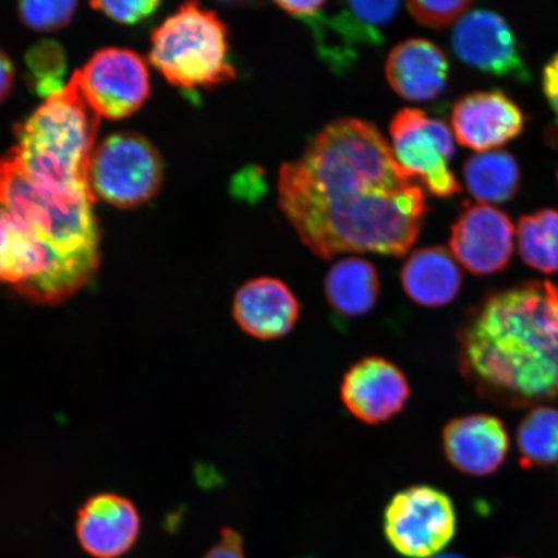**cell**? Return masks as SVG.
I'll return each instance as SVG.
<instances>
[{
	"label": "cell",
	"mask_w": 558,
	"mask_h": 558,
	"mask_svg": "<svg viewBox=\"0 0 558 558\" xmlns=\"http://www.w3.org/2000/svg\"><path fill=\"white\" fill-rule=\"evenodd\" d=\"M414 173L375 124L339 118L279 171V207L320 259L374 253L402 257L428 211Z\"/></svg>",
	"instance_id": "obj_1"
},
{
	"label": "cell",
	"mask_w": 558,
	"mask_h": 558,
	"mask_svg": "<svg viewBox=\"0 0 558 558\" xmlns=\"http://www.w3.org/2000/svg\"><path fill=\"white\" fill-rule=\"evenodd\" d=\"M459 372L476 393L506 408L558 397V286L532 281L493 291L458 333Z\"/></svg>",
	"instance_id": "obj_2"
},
{
	"label": "cell",
	"mask_w": 558,
	"mask_h": 558,
	"mask_svg": "<svg viewBox=\"0 0 558 558\" xmlns=\"http://www.w3.org/2000/svg\"><path fill=\"white\" fill-rule=\"evenodd\" d=\"M99 125L100 116L89 107L74 73L64 89L16 125L15 148L38 184L62 197L95 204L88 174Z\"/></svg>",
	"instance_id": "obj_3"
},
{
	"label": "cell",
	"mask_w": 558,
	"mask_h": 558,
	"mask_svg": "<svg viewBox=\"0 0 558 558\" xmlns=\"http://www.w3.org/2000/svg\"><path fill=\"white\" fill-rule=\"evenodd\" d=\"M94 202L69 199L35 181L13 146L0 158V208H4L54 253L100 262Z\"/></svg>",
	"instance_id": "obj_4"
},
{
	"label": "cell",
	"mask_w": 558,
	"mask_h": 558,
	"mask_svg": "<svg viewBox=\"0 0 558 558\" xmlns=\"http://www.w3.org/2000/svg\"><path fill=\"white\" fill-rule=\"evenodd\" d=\"M228 35L218 13L186 3L153 33L149 60L172 86L218 87L236 76Z\"/></svg>",
	"instance_id": "obj_5"
},
{
	"label": "cell",
	"mask_w": 558,
	"mask_h": 558,
	"mask_svg": "<svg viewBox=\"0 0 558 558\" xmlns=\"http://www.w3.org/2000/svg\"><path fill=\"white\" fill-rule=\"evenodd\" d=\"M88 180L96 198L116 207L134 208L155 197L160 190L162 159L145 137L121 132L96 146Z\"/></svg>",
	"instance_id": "obj_6"
},
{
	"label": "cell",
	"mask_w": 558,
	"mask_h": 558,
	"mask_svg": "<svg viewBox=\"0 0 558 558\" xmlns=\"http://www.w3.org/2000/svg\"><path fill=\"white\" fill-rule=\"evenodd\" d=\"M456 507L435 486L415 485L396 493L384 511V533L397 553L409 558H432L457 534Z\"/></svg>",
	"instance_id": "obj_7"
},
{
	"label": "cell",
	"mask_w": 558,
	"mask_h": 558,
	"mask_svg": "<svg viewBox=\"0 0 558 558\" xmlns=\"http://www.w3.org/2000/svg\"><path fill=\"white\" fill-rule=\"evenodd\" d=\"M389 132L397 160L432 194L444 198L462 192L449 167L456 143L448 124L421 109L404 108L395 116Z\"/></svg>",
	"instance_id": "obj_8"
},
{
	"label": "cell",
	"mask_w": 558,
	"mask_h": 558,
	"mask_svg": "<svg viewBox=\"0 0 558 558\" xmlns=\"http://www.w3.org/2000/svg\"><path fill=\"white\" fill-rule=\"evenodd\" d=\"M75 73L89 107L108 120L134 114L150 93L146 62L125 48H104Z\"/></svg>",
	"instance_id": "obj_9"
},
{
	"label": "cell",
	"mask_w": 558,
	"mask_h": 558,
	"mask_svg": "<svg viewBox=\"0 0 558 558\" xmlns=\"http://www.w3.org/2000/svg\"><path fill=\"white\" fill-rule=\"evenodd\" d=\"M451 45L460 60L480 72L522 83L532 78L511 26L498 13L466 12L452 32Z\"/></svg>",
	"instance_id": "obj_10"
},
{
	"label": "cell",
	"mask_w": 558,
	"mask_h": 558,
	"mask_svg": "<svg viewBox=\"0 0 558 558\" xmlns=\"http://www.w3.org/2000/svg\"><path fill=\"white\" fill-rule=\"evenodd\" d=\"M410 395L407 375L395 362L380 355L355 362L340 387L341 401L349 413L368 425L387 423L401 414Z\"/></svg>",
	"instance_id": "obj_11"
},
{
	"label": "cell",
	"mask_w": 558,
	"mask_h": 558,
	"mask_svg": "<svg viewBox=\"0 0 558 558\" xmlns=\"http://www.w3.org/2000/svg\"><path fill=\"white\" fill-rule=\"evenodd\" d=\"M513 241V222L506 213L488 205H472L452 226L450 248L471 274L488 276L511 262Z\"/></svg>",
	"instance_id": "obj_12"
},
{
	"label": "cell",
	"mask_w": 558,
	"mask_h": 558,
	"mask_svg": "<svg viewBox=\"0 0 558 558\" xmlns=\"http://www.w3.org/2000/svg\"><path fill=\"white\" fill-rule=\"evenodd\" d=\"M458 143L480 153L492 151L521 135L525 117L519 105L500 90L463 96L451 113Z\"/></svg>",
	"instance_id": "obj_13"
},
{
	"label": "cell",
	"mask_w": 558,
	"mask_h": 558,
	"mask_svg": "<svg viewBox=\"0 0 558 558\" xmlns=\"http://www.w3.org/2000/svg\"><path fill=\"white\" fill-rule=\"evenodd\" d=\"M442 448L448 462L465 476H490L508 456V430L497 416H459L445 425Z\"/></svg>",
	"instance_id": "obj_14"
},
{
	"label": "cell",
	"mask_w": 558,
	"mask_h": 558,
	"mask_svg": "<svg viewBox=\"0 0 558 558\" xmlns=\"http://www.w3.org/2000/svg\"><path fill=\"white\" fill-rule=\"evenodd\" d=\"M232 313L243 332L269 341L282 339L294 330L302 306L281 279L259 277L236 290Z\"/></svg>",
	"instance_id": "obj_15"
},
{
	"label": "cell",
	"mask_w": 558,
	"mask_h": 558,
	"mask_svg": "<svg viewBox=\"0 0 558 558\" xmlns=\"http://www.w3.org/2000/svg\"><path fill=\"white\" fill-rule=\"evenodd\" d=\"M76 538L96 558H118L134 547L140 514L129 498L116 493L96 494L76 515Z\"/></svg>",
	"instance_id": "obj_16"
},
{
	"label": "cell",
	"mask_w": 558,
	"mask_h": 558,
	"mask_svg": "<svg viewBox=\"0 0 558 558\" xmlns=\"http://www.w3.org/2000/svg\"><path fill=\"white\" fill-rule=\"evenodd\" d=\"M449 60L427 39H409L389 53L386 75L390 87L409 101H429L442 94L449 78Z\"/></svg>",
	"instance_id": "obj_17"
},
{
	"label": "cell",
	"mask_w": 558,
	"mask_h": 558,
	"mask_svg": "<svg viewBox=\"0 0 558 558\" xmlns=\"http://www.w3.org/2000/svg\"><path fill=\"white\" fill-rule=\"evenodd\" d=\"M399 9V2L343 3L330 20L320 19L319 13L306 23L331 31L335 44L323 56L333 65L341 66L353 59L354 46L381 44V29Z\"/></svg>",
	"instance_id": "obj_18"
},
{
	"label": "cell",
	"mask_w": 558,
	"mask_h": 558,
	"mask_svg": "<svg viewBox=\"0 0 558 558\" xmlns=\"http://www.w3.org/2000/svg\"><path fill=\"white\" fill-rule=\"evenodd\" d=\"M462 282V271L444 247L414 251L401 271L403 291L413 302L427 308L451 303Z\"/></svg>",
	"instance_id": "obj_19"
},
{
	"label": "cell",
	"mask_w": 558,
	"mask_h": 558,
	"mask_svg": "<svg viewBox=\"0 0 558 558\" xmlns=\"http://www.w3.org/2000/svg\"><path fill=\"white\" fill-rule=\"evenodd\" d=\"M379 294L378 270L360 257L338 262L325 278L327 303L341 316H364L375 308Z\"/></svg>",
	"instance_id": "obj_20"
},
{
	"label": "cell",
	"mask_w": 558,
	"mask_h": 558,
	"mask_svg": "<svg viewBox=\"0 0 558 558\" xmlns=\"http://www.w3.org/2000/svg\"><path fill=\"white\" fill-rule=\"evenodd\" d=\"M463 173L470 193L484 205L505 204L520 190V167L508 151L478 153L466 159Z\"/></svg>",
	"instance_id": "obj_21"
},
{
	"label": "cell",
	"mask_w": 558,
	"mask_h": 558,
	"mask_svg": "<svg viewBox=\"0 0 558 558\" xmlns=\"http://www.w3.org/2000/svg\"><path fill=\"white\" fill-rule=\"evenodd\" d=\"M522 469H549L558 465V409L535 407L523 416L518 435Z\"/></svg>",
	"instance_id": "obj_22"
},
{
	"label": "cell",
	"mask_w": 558,
	"mask_h": 558,
	"mask_svg": "<svg viewBox=\"0 0 558 558\" xmlns=\"http://www.w3.org/2000/svg\"><path fill=\"white\" fill-rule=\"evenodd\" d=\"M518 247L523 263L544 275L558 274V211L543 208L523 215L518 228Z\"/></svg>",
	"instance_id": "obj_23"
},
{
	"label": "cell",
	"mask_w": 558,
	"mask_h": 558,
	"mask_svg": "<svg viewBox=\"0 0 558 558\" xmlns=\"http://www.w3.org/2000/svg\"><path fill=\"white\" fill-rule=\"evenodd\" d=\"M26 65L29 68L35 93L48 97L64 89L66 72L65 52L54 40H44L33 46L26 53Z\"/></svg>",
	"instance_id": "obj_24"
},
{
	"label": "cell",
	"mask_w": 558,
	"mask_h": 558,
	"mask_svg": "<svg viewBox=\"0 0 558 558\" xmlns=\"http://www.w3.org/2000/svg\"><path fill=\"white\" fill-rule=\"evenodd\" d=\"M76 2H21L19 13L26 26L35 32H56L62 29L73 19Z\"/></svg>",
	"instance_id": "obj_25"
},
{
	"label": "cell",
	"mask_w": 558,
	"mask_h": 558,
	"mask_svg": "<svg viewBox=\"0 0 558 558\" xmlns=\"http://www.w3.org/2000/svg\"><path fill=\"white\" fill-rule=\"evenodd\" d=\"M408 10L418 24L442 29L462 19L469 12L472 2L451 0V2H409Z\"/></svg>",
	"instance_id": "obj_26"
},
{
	"label": "cell",
	"mask_w": 558,
	"mask_h": 558,
	"mask_svg": "<svg viewBox=\"0 0 558 558\" xmlns=\"http://www.w3.org/2000/svg\"><path fill=\"white\" fill-rule=\"evenodd\" d=\"M160 5L155 0H136V2H95L90 4L93 9L101 11L117 21V23L125 25H135L153 15Z\"/></svg>",
	"instance_id": "obj_27"
},
{
	"label": "cell",
	"mask_w": 558,
	"mask_h": 558,
	"mask_svg": "<svg viewBox=\"0 0 558 558\" xmlns=\"http://www.w3.org/2000/svg\"><path fill=\"white\" fill-rule=\"evenodd\" d=\"M202 558H246L242 536L233 529H222L219 542Z\"/></svg>",
	"instance_id": "obj_28"
},
{
	"label": "cell",
	"mask_w": 558,
	"mask_h": 558,
	"mask_svg": "<svg viewBox=\"0 0 558 558\" xmlns=\"http://www.w3.org/2000/svg\"><path fill=\"white\" fill-rule=\"evenodd\" d=\"M542 86L550 109L558 117V52L550 58L543 69Z\"/></svg>",
	"instance_id": "obj_29"
},
{
	"label": "cell",
	"mask_w": 558,
	"mask_h": 558,
	"mask_svg": "<svg viewBox=\"0 0 558 558\" xmlns=\"http://www.w3.org/2000/svg\"><path fill=\"white\" fill-rule=\"evenodd\" d=\"M260 169H247L236 174L232 190L235 195L241 198H250L251 195H257L260 193L262 186Z\"/></svg>",
	"instance_id": "obj_30"
},
{
	"label": "cell",
	"mask_w": 558,
	"mask_h": 558,
	"mask_svg": "<svg viewBox=\"0 0 558 558\" xmlns=\"http://www.w3.org/2000/svg\"><path fill=\"white\" fill-rule=\"evenodd\" d=\"M279 9L289 15L298 17L303 21H308L317 17L323 12L326 2H277Z\"/></svg>",
	"instance_id": "obj_31"
},
{
	"label": "cell",
	"mask_w": 558,
	"mask_h": 558,
	"mask_svg": "<svg viewBox=\"0 0 558 558\" xmlns=\"http://www.w3.org/2000/svg\"><path fill=\"white\" fill-rule=\"evenodd\" d=\"M13 82H15V68L9 56L0 50V102L10 95Z\"/></svg>",
	"instance_id": "obj_32"
},
{
	"label": "cell",
	"mask_w": 558,
	"mask_h": 558,
	"mask_svg": "<svg viewBox=\"0 0 558 558\" xmlns=\"http://www.w3.org/2000/svg\"><path fill=\"white\" fill-rule=\"evenodd\" d=\"M432 558H465V557L459 556V555H456V554H445V555H437V556L432 557Z\"/></svg>",
	"instance_id": "obj_33"
},
{
	"label": "cell",
	"mask_w": 558,
	"mask_h": 558,
	"mask_svg": "<svg viewBox=\"0 0 558 558\" xmlns=\"http://www.w3.org/2000/svg\"><path fill=\"white\" fill-rule=\"evenodd\" d=\"M557 180H558V172H557Z\"/></svg>",
	"instance_id": "obj_34"
}]
</instances>
